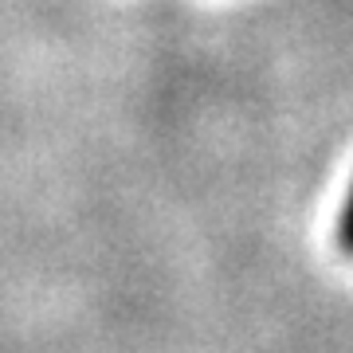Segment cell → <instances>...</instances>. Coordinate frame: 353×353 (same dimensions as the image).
<instances>
[{
  "label": "cell",
  "mask_w": 353,
  "mask_h": 353,
  "mask_svg": "<svg viewBox=\"0 0 353 353\" xmlns=\"http://www.w3.org/2000/svg\"><path fill=\"white\" fill-rule=\"evenodd\" d=\"M338 248H341V255L353 259V189H350L345 208H341V216H338Z\"/></svg>",
  "instance_id": "obj_1"
}]
</instances>
